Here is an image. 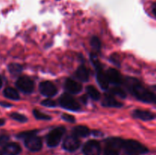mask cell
<instances>
[{
	"mask_svg": "<svg viewBox=\"0 0 156 155\" xmlns=\"http://www.w3.org/2000/svg\"><path fill=\"white\" fill-rule=\"evenodd\" d=\"M37 131V130H31V131H27V132H21V133L18 134L17 135L18 138H24V139H26L27 138H29L30 136H33V135H36Z\"/></svg>",
	"mask_w": 156,
	"mask_h": 155,
	"instance_id": "26",
	"label": "cell"
},
{
	"mask_svg": "<svg viewBox=\"0 0 156 155\" xmlns=\"http://www.w3.org/2000/svg\"><path fill=\"white\" fill-rule=\"evenodd\" d=\"M86 92L88 94V97H91L94 100H98L101 97V94L97 90V88H94L92 85H88L86 88Z\"/></svg>",
	"mask_w": 156,
	"mask_h": 155,
	"instance_id": "20",
	"label": "cell"
},
{
	"mask_svg": "<svg viewBox=\"0 0 156 155\" xmlns=\"http://www.w3.org/2000/svg\"><path fill=\"white\" fill-rule=\"evenodd\" d=\"M10 117L15 121L19 122H25L27 121V118L25 115L21 113H18V112H12L10 114Z\"/></svg>",
	"mask_w": 156,
	"mask_h": 155,
	"instance_id": "24",
	"label": "cell"
},
{
	"mask_svg": "<svg viewBox=\"0 0 156 155\" xmlns=\"http://www.w3.org/2000/svg\"><path fill=\"white\" fill-rule=\"evenodd\" d=\"M80 146V141H79L78 137H76L75 135H68L65 138L62 144V147L66 150L69 152L75 151L77 150Z\"/></svg>",
	"mask_w": 156,
	"mask_h": 155,
	"instance_id": "8",
	"label": "cell"
},
{
	"mask_svg": "<svg viewBox=\"0 0 156 155\" xmlns=\"http://www.w3.org/2000/svg\"><path fill=\"white\" fill-rule=\"evenodd\" d=\"M62 119H64L65 121L69 122H75L76 121V119L73 115H69V114H66V113H63L62 115Z\"/></svg>",
	"mask_w": 156,
	"mask_h": 155,
	"instance_id": "29",
	"label": "cell"
},
{
	"mask_svg": "<svg viewBox=\"0 0 156 155\" xmlns=\"http://www.w3.org/2000/svg\"><path fill=\"white\" fill-rule=\"evenodd\" d=\"M102 105L106 107H116V108H120L123 106L120 102L117 101L112 95L111 94H107L105 95V98H104L103 102H102Z\"/></svg>",
	"mask_w": 156,
	"mask_h": 155,
	"instance_id": "15",
	"label": "cell"
},
{
	"mask_svg": "<svg viewBox=\"0 0 156 155\" xmlns=\"http://www.w3.org/2000/svg\"><path fill=\"white\" fill-rule=\"evenodd\" d=\"M152 14L155 15V17L156 18V2L152 5Z\"/></svg>",
	"mask_w": 156,
	"mask_h": 155,
	"instance_id": "31",
	"label": "cell"
},
{
	"mask_svg": "<svg viewBox=\"0 0 156 155\" xmlns=\"http://www.w3.org/2000/svg\"><path fill=\"white\" fill-rule=\"evenodd\" d=\"M39 90L41 94L47 97H52L57 94L56 87L49 81L41 82L39 85Z\"/></svg>",
	"mask_w": 156,
	"mask_h": 155,
	"instance_id": "7",
	"label": "cell"
},
{
	"mask_svg": "<svg viewBox=\"0 0 156 155\" xmlns=\"http://www.w3.org/2000/svg\"><path fill=\"white\" fill-rule=\"evenodd\" d=\"M73 134L76 135V137L79 138V137H87L90 134V130L88 127L84 126H76L73 129Z\"/></svg>",
	"mask_w": 156,
	"mask_h": 155,
	"instance_id": "17",
	"label": "cell"
},
{
	"mask_svg": "<svg viewBox=\"0 0 156 155\" xmlns=\"http://www.w3.org/2000/svg\"><path fill=\"white\" fill-rule=\"evenodd\" d=\"M2 81L1 78H0V88H2Z\"/></svg>",
	"mask_w": 156,
	"mask_h": 155,
	"instance_id": "36",
	"label": "cell"
},
{
	"mask_svg": "<svg viewBox=\"0 0 156 155\" xmlns=\"http://www.w3.org/2000/svg\"><path fill=\"white\" fill-rule=\"evenodd\" d=\"M123 141H124V140H123L122 138H111L107 140V145L111 146V147L119 150L120 149L123 148Z\"/></svg>",
	"mask_w": 156,
	"mask_h": 155,
	"instance_id": "18",
	"label": "cell"
},
{
	"mask_svg": "<svg viewBox=\"0 0 156 155\" xmlns=\"http://www.w3.org/2000/svg\"><path fill=\"white\" fill-rule=\"evenodd\" d=\"M123 155H133V154H131V153H127V152H126V151H123Z\"/></svg>",
	"mask_w": 156,
	"mask_h": 155,
	"instance_id": "35",
	"label": "cell"
},
{
	"mask_svg": "<svg viewBox=\"0 0 156 155\" xmlns=\"http://www.w3.org/2000/svg\"><path fill=\"white\" fill-rule=\"evenodd\" d=\"M96 78H97L98 83L99 84L101 88L104 90H107L109 87V81H108V77L106 73L104 72L102 67L96 68Z\"/></svg>",
	"mask_w": 156,
	"mask_h": 155,
	"instance_id": "12",
	"label": "cell"
},
{
	"mask_svg": "<svg viewBox=\"0 0 156 155\" xmlns=\"http://www.w3.org/2000/svg\"><path fill=\"white\" fill-rule=\"evenodd\" d=\"M9 136H7V135H0V145L5 144L9 141Z\"/></svg>",
	"mask_w": 156,
	"mask_h": 155,
	"instance_id": "30",
	"label": "cell"
},
{
	"mask_svg": "<svg viewBox=\"0 0 156 155\" xmlns=\"http://www.w3.org/2000/svg\"><path fill=\"white\" fill-rule=\"evenodd\" d=\"M111 93L112 95L114 96H118V97H121V98L124 99L126 97V94L122 88H119V87H115V88H111Z\"/></svg>",
	"mask_w": 156,
	"mask_h": 155,
	"instance_id": "22",
	"label": "cell"
},
{
	"mask_svg": "<svg viewBox=\"0 0 156 155\" xmlns=\"http://www.w3.org/2000/svg\"><path fill=\"white\" fill-rule=\"evenodd\" d=\"M9 71H10L11 74H14V75H17V74H20L21 72L22 67L19 64L12 63L9 65Z\"/></svg>",
	"mask_w": 156,
	"mask_h": 155,
	"instance_id": "21",
	"label": "cell"
},
{
	"mask_svg": "<svg viewBox=\"0 0 156 155\" xmlns=\"http://www.w3.org/2000/svg\"><path fill=\"white\" fill-rule=\"evenodd\" d=\"M82 151L85 155H100L101 152L100 143L95 140L87 141L84 145Z\"/></svg>",
	"mask_w": 156,
	"mask_h": 155,
	"instance_id": "6",
	"label": "cell"
},
{
	"mask_svg": "<svg viewBox=\"0 0 156 155\" xmlns=\"http://www.w3.org/2000/svg\"><path fill=\"white\" fill-rule=\"evenodd\" d=\"M108 81L110 84L114 85H119L122 82L121 74L115 68H109L106 72Z\"/></svg>",
	"mask_w": 156,
	"mask_h": 155,
	"instance_id": "11",
	"label": "cell"
},
{
	"mask_svg": "<svg viewBox=\"0 0 156 155\" xmlns=\"http://www.w3.org/2000/svg\"><path fill=\"white\" fill-rule=\"evenodd\" d=\"M26 147L30 151H39L42 148V141L39 137L33 135L24 139Z\"/></svg>",
	"mask_w": 156,
	"mask_h": 155,
	"instance_id": "9",
	"label": "cell"
},
{
	"mask_svg": "<svg viewBox=\"0 0 156 155\" xmlns=\"http://www.w3.org/2000/svg\"><path fill=\"white\" fill-rule=\"evenodd\" d=\"M133 115L136 118L143 120V121L152 120L156 117L155 114H154L153 112H151L147 110H143V109H136L133 111Z\"/></svg>",
	"mask_w": 156,
	"mask_h": 155,
	"instance_id": "13",
	"label": "cell"
},
{
	"mask_svg": "<svg viewBox=\"0 0 156 155\" xmlns=\"http://www.w3.org/2000/svg\"><path fill=\"white\" fill-rule=\"evenodd\" d=\"M0 105H1V106H6V107L12 106V104H10V103H5V102H0Z\"/></svg>",
	"mask_w": 156,
	"mask_h": 155,
	"instance_id": "32",
	"label": "cell"
},
{
	"mask_svg": "<svg viewBox=\"0 0 156 155\" xmlns=\"http://www.w3.org/2000/svg\"><path fill=\"white\" fill-rule=\"evenodd\" d=\"M81 100L82 101V103H86L87 101V97L85 95H83L81 97Z\"/></svg>",
	"mask_w": 156,
	"mask_h": 155,
	"instance_id": "33",
	"label": "cell"
},
{
	"mask_svg": "<svg viewBox=\"0 0 156 155\" xmlns=\"http://www.w3.org/2000/svg\"><path fill=\"white\" fill-rule=\"evenodd\" d=\"M21 151V148L20 145L15 142L6 144L3 147V153L5 155H18Z\"/></svg>",
	"mask_w": 156,
	"mask_h": 155,
	"instance_id": "14",
	"label": "cell"
},
{
	"mask_svg": "<svg viewBox=\"0 0 156 155\" xmlns=\"http://www.w3.org/2000/svg\"><path fill=\"white\" fill-rule=\"evenodd\" d=\"M104 155H119V151L117 149L107 145L104 151Z\"/></svg>",
	"mask_w": 156,
	"mask_h": 155,
	"instance_id": "27",
	"label": "cell"
},
{
	"mask_svg": "<svg viewBox=\"0 0 156 155\" xmlns=\"http://www.w3.org/2000/svg\"><path fill=\"white\" fill-rule=\"evenodd\" d=\"M5 124V119H0V126H3Z\"/></svg>",
	"mask_w": 156,
	"mask_h": 155,
	"instance_id": "34",
	"label": "cell"
},
{
	"mask_svg": "<svg viewBox=\"0 0 156 155\" xmlns=\"http://www.w3.org/2000/svg\"><path fill=\"white\" fill-rule=\"evenodd\" d=\"M91 45L92 46V48L94 50H95L96 51L100 50L101 46V41L99 40V38L97 37V36H93L91 39Z\"/></svg>",
	"mask_w": 156,
	"mask_h": 155,
	"instance_id": "25",
	"label": "cell"
},
{
	"mask_svg": "<svg viewBox=\"0 0 156 155\" xmlns=\"http://www.w3.org/2000/svg\"><path fill=\"white\" fill-rule=\"evenodd\" d=\"M125 85L128 91L138 100L156 104V94L146 89L138 80L133 78H127L125 79Z\"/></svg>",
	"mask_w": 156,
	"mask_h": 155,
	"instance_id": "1",
	"label": "cell"
},
{
	"mask_svg": "<svg viewBox=\"0 0 156 155\" xmlns=\"http://www.w3.org/2000/svg\"><path fill=\"white\" fill-rule=\"evenodd\" d=\"M33 114L34 115L35 118L37 119L40 120H50L51 119V117L50 115H47V114L44 113V112H41V111L37 110V109H34L33 110Z\"/></svg>",
	"mask_w": 156,
	"mask_h": 155,
	"instance_id": "23",
	"label": "cell"
},
{
	"mask_svg": "<svg viewBox=\"0 0 156 155\" xmlns=\"http://www.w3.org/2000/svg\"><path fill=\"white\" fill-rule=\"evenodd\" d=\"M65 89L69 94H77L82 90V86L80 83L71 78H68L65 82Z\"/></svg>",
	"mask_w": 156,
	"mask_h": 155,
	"instance_id": "10",
	"label": "cell"
},
{
	"mask_svg": "<svg viewBox=\"0 0 156 155\" xmlns=\"http://www.w3.org/2000/svg\"><path fill=\"white\" fill-rule=\"evenodd\" d=\"M66 129L64 127H57L53 129L47 136V144L49 147H56L60 143Z\"/></svg>",
	"mask_w": 156,
	"mask_h": 155,
	"instance_id": "3",
	"label": "cell"
},
{
	"mask_svg": "<svg viewBox=\"0 0 156 155\" xmlns=\"http://www.w3.org/2000/svg\"><path fill=\"white\" fill-rule=\"evenodd\" d=\"M0 155H2V152L1 151H0Z\"/></svg>",
	"mask_w": 156,
	"mask_h": 155,
	"instance_id": "37",
	"label": "cell"
},
{
	"mask_svg": "<svg viewBox=\"0 0 156 155\" xmlns=\"http://www.w3.org/2000/svg\"><path fill=\"white\" fill-rule=\"evenodd\" d=\"M16 87L18 90L25 94H30L34 91V81L28 77H21L17 80Z\"/></svg>",
	"mask_w": 156,
	"mask_h": 155,
	"instance_id": "5",
	"label": "cell"
},
{
	"mask_svg": "<svg viewBox=\"0 0 156 155\" xmlns=\"http://www.w3.org/2000/svg\"><path fill=\"white\" fill-rule=\"evenodd\" d=\"M41 104L44 105V106H47V107H54L56 106V103L54 100H51V99H47V100H44L41 102Z\"/></svg>",
	"mask_w": 156,
	"mask_h": 155,
	"instance_id": "28",
	"label": "cell"
},
{
	"mask_svg": "<svg viewBox=\"0 0 156 155\" xmlns=\"http://www.w3.org/2000/svg\"><path fill=\"white\" fill-rule=\"evenodd\" d=\"M4 96L10 100H18L20 99V96L17 90L13 88H6L3 91Z\"/></svg>",
	"mask_w": 156,
	"mask_h": 155,
	"instance_id": "19",
	"label": "cell"
},
{
	"mask_svg": "<svg viewBox=\"0 0 156 155\" xmlns=\"http://www.w3.org/2000/svg\"><path fill=\"white\" fill-rule=\"evenodd\" d=\"M123 149L127 153L133 155H140L146 153L149 151L147 147L135 140H124Z\"/></svg>",
	"mask_w": 156,
	"mask_h": 155,
	"instance_id": "2",
	"label": "cell"
},
{
	"mask_svg": "<svg viewBox=\"0 0 156 155\" xmlns=\"http://www.w3.org/2000/svg\"><path fill=\"white\" fill-rule=\"evenodd\" d=\"M75 74H76V78L80 80L81 81H87L89 78V71H88V68L83 65H80L77 68Z\"/></svg>",
	"mask_w": 156,
	"mask_h": 155,
	"instance_id": "16",
	"label": "cell"
},
{
	"mask_svg": "<svg viewBox=\"0 0 156 155\" xmlns=\"http://www.w3.org/2000/svg\"><path fill=\"white\" fill-rule=\"evenodd\" d=\"M59 104L64 109L71 111H78L80 109L79 102L70 94H63L59 98Z\"/></svg>",
	"mask_w": 156,
	"mask_h": 155,
	"instance_id": "4",
	"label": "cell"
}]
</instances>
